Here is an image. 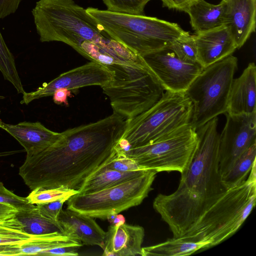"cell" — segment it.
<instances>
[{"mask_svg":"<svg viewBox=\"0 0 256 256\" xmlns=\"http://www.w3.org/2000/svg\"><path fill=\"white\" fill-rule=\"evenodd\" d=\"M238 59L230 55L203 68L185 92L193 104L190 126L196 130L226 111Z\"/></svg>","mask_w":256,"mask_h":256,"instance_id":"8","label":"cell"},{"mask_svg":"<svg viewBox=\"0 0 256 256\" xmlns=\"http://www.w3.org/2000/svg\"><path fill=\"white\" fill-rule=\"evenodd\" d=\"M114 72L104 65L91 61L60 74L48 83L44 82L35 91L23 94L22 104H28L34 100L52 96L60 88L71 91L80 88L98 86L102 88L114 80Z\"/></svg>","mask_w":256,"mask_h":256,"instance_id":"13","label":"cell"},{"mask_svg":"<svg viewBox=\"0 0 256 256\" xmlns=\"http://www.w3.org/2000/svg\"><path fill=\"white\" fill-rule=\"evenodd\" d=\"M226 2L221 1L214 4L205 0H195L184 11L190 18V24L196 34L206 32L224 24Z\"/></svg>","mask_w":256,"mask_h":256,"instance_id":"20","label":"cell"},{"mask_svg":"<svg viewBox=\"0 0 256 256\" xmlns=\"http://www.w3.org/2000/svg\"><path fill=\"white\" fill-rule=\"evenodd\" d=\"M0 203L11 206L17 210L33 208L26 198L21 197L8 190L2 182H0Z\"/></svg>","mask_w":256,"mask_h":256,"instance_id":"32","label":"cell"},{"mask_svg":"<svg viewBox=\"0 0 256 256\" xmlns=\"http://www.w3.org/2000/svg\"><path fill=\"white\" fill-rule=\"evenodd\" d=\"M157 173L148 169L144 174L116 186L94 192L77 193L67 200V209L106 220L112 212L118 214L140 204L152 190Z\"/></svg>","mask_w":256,"mask_h":256,"instance_id":"9","label":"cell"},{"mask_svg":"<svg viewBox=\"0 0 256 256\" xmlns=\"http://www.w3.org/2000/svg\"><path fill=\"white\" fill-rule=\"evenodd\" d=\"M32 14L40 40L60 42L106 66L130 64L140 56L112 38L74 0H38Z\"/></svg>","mask_w":256,"mask_h":256,"instance_id":"3","label":"cell"},{"mask_svg":"<svg viewBox=\"0 0 256 256\" xmlns=\"http://www.w3.org/2000/svg\"><path fill=\"white\" fill-rule=\"evenodd\" d=\"M17 210L10 205L0 203V218L14 214Z\"/></svg>","mask_w":256,"mask_h":256,"instance_id":"39","label":"cell"},{"mask_svg":"<svg viewBox=\"0 0 256 256\" xmlns=\"http://www.w3.org/2000/svg\"><path fill=\"white\" fill-rule=\"evenodd\" d=\"M164 90L185 92L203 68L182 60L169 49L142 56Z\"/></svg>","mask_w":256,"mask_h":256,"instance_id":"12","label":"cell"},{"mask_svg":"<svg viewBox=\"0 0 256 256\" xmlns=\"http://www.w3.org/2000/svg\"><path fill=\"white\" fill-rule=\"evenodd\" d=\"M256 142L252 144L234 162L230 169L222 176V182L227 190L233 188L246 179L256 164Z\"/></svg>","mask_w":256,"mask_h":256,"instance_id":"25","label":"cell"},{"mask_svg":"<svg viewBox=\"0 0 256 256\" xmlns=\"http://www.w3.org/2000/svg\"><path fill=\"white\" fill-rule=\"evenodd\" d=\"M104 166L121 172L134 171L144 169L138 166L135 161L127 157L117 149L116 152Z\"/></svg>","mask_w":256,"mask_h":256,"instance_id":"31","label":"cell"},{"mask_svg":"<svg viewBox=\"0 0 256 256\" xmlns=\"http://www.w3.org/2000/svg\"><path fill=\"white\" fill-rule=\"evenodd\" d=\"M207 244L184 236L173 237L154 246L142 247V256H184L206 248Z\"/></svg>","mask_w":256,"mask_h":256,"instance_id":"22","label":"cell"},{"mask_svg":"<svg viewBox=\"0 0 256 256\" xmlns=\"http://www.w3.org/2000/svg\"><path fill=\"white\" fill-rule=\"evenodd\" d=\"M180 60L190 63H198L194 36L189 33L176 40L168 48Z\"/></svg>","mask_w":256,"mask_h":256,"instance_id":"28","label":"cell"},{"mask_svg":"<svg viewBox=\"0 0 256 256\" xmlns=\"http://www.w3.org/2000/svg\"><path fill=\"white\" fill-rule=\"evenodd\" d=\"M66 246H74L80 248L82 244L80 241L60 233L33 236L20 244L21 256L38 255L42 251Z\"/></svg>","mask_w":256,"mask_h":256,"instance_id":"24","label":"cell"},{"mask_svg":"<svg viewBox=\"0 0 256 256\" xmlns=\"http://www.w3.org/2000/svg\"><path fill=\"white\" fill-rule=\"evenodd\" d=\"M15 216L22 224L24 231L31 236L52 233L64 234L60 222L42 216L36 206L30 208L17 210Z\"/></svg>","mask_w":256,"mask_h":256,"instance_id":"23","label":"cell"},{"mask_svg":"<svg viewBox=\"0 0 256 256\" xmlns=\"http://www.w3.org/2000/svg\"><path fill=\"white\" fill-rule=\"evenodd\" d=\"M2 120L0 119V126H1V125H2Z\"/></svg>","mask_w":256,"mask_h":256,"instance_id":"41","label":"cell"},{"mask_svg":"<svg viewBox=\"0 0 256 256\" xmlns=\"http://www.w3.org/2000/svg\"><path fill=\"white\" fill-rule=\"evenodd\" d=\"M218 126L215 117L196 130L198 148L178 188L170 194H159L153 202L173 237L184 236L226 190L219 170Z\"/></svg>","mask_w":256,"mask_h":256,"instance_id":"2","label":"cell"},{"mask_svg":"<svg viewBox=\"0 0 256 256\" xmlns=\"http://www.w3.org/2000/svg\"><path fill=\"white\" fill-rule=\"evenodd\" d=\"M256 66L250 63L242 74L234 78L228 100L226 112L230 115L256 112Z\"/></svg>","mask_w":256,"mask_h":256,"instance_id":"17","label":"cell"},{"mask_svg":"<svg viewBox=\"0 0 256 256\" xmlns=\"http://www.w3.org/2000/svg\"><path fill=\"white\" fill-rule=\"evenodd\" d=\"M0 71L4 78L10 82L18 94L25 91L18 76L14 58L7 46L0 32Z\"/></svg>","mask_w":256,"mask_h":256,"instance_id":"27","label":"cell"},{"mask_svg":"<svg viewBox=\"0 0 256 256\" xmlns=\"http://www.w3.org/2000/svg\"><path fill=\"white\" fill-rule=\"evenodd\" d=\"M198 144L196 130L190 124L152 143L120 152L142 168L182 174L190 164Z\"/></svg>","mask_w":256,"mask_h":256,"instance_id":"10","label":"cell"},{"mask_svg":"<svg viewBox=\"0 0 256 256\" xmlns=\"http://www.w3.org/2000/svg\"><path fill=\"white\" fill-rule=\"evenodd\" d=\"M70 197L66 196L58 200L36 204L40 214L44 217L58 221V216L62 210L64 204Z\"/></svg>","mask_w":256,"mask_h":256,"instance_id":"33","label":"cell"},{"mask_svg":"<svg viewBox=\"0 0 256 256\" xmlns=\"http://www.w3.org/2000/svg\"><path fill=\"white\" fill-rule=\"evenodd\" d=\"M104 165L86 180L78 193L94 192L136 178L148 170L121 172L106 168Z\"/></svg>","mask_w":256,"mask_h":256,"instance_id":"21","label":"cell"},{"mask_svg":"<svg viewBox=\"0 0 256 256\" xmlns=\"http://www.w3.org/2000/svg\"><path fill=\"white\" fill-rule=\"evenodd\" d=\"M193 104L185 92L168 90L151 108L136 117L127 120L120 138L131 148L152 143L190 124Z\"/></svg>","mask_w":256,"mask_h":256,"instance_id":"7","label":"cell"},{"mask_svg":"<svg viewBox=\"0 0 256 256\" xmlns=\"http://www.w3.org/2000/svg\"><path fill=\"white\" fill-rule=\"evenodd\" d=\"M194 36L197 61L203 68L232 54L237 49L229 29L224 24Z\"/></svg>","mask_w":256,"mask_h":256,"instance_id":"14","label":"cell"},{"mask_svg":"<svg viewBox=\"0 0 256 256\" xmlns=\"http://www.w3.org/2000/svg\"><path fill=\"white\" fill-rule=\"evenodd\" d=\"M225 2L224 25L240 48L256 31V0H228Z\"/></svg>","mask_w":256,"mask_h":256,"instance_id":"15","label":"cell"},{"mask_svg":"<svg viewBox=\"0 0 256 256\" xmlns=\"http://www.w3.org/2000/svg\"><path fill=\"white\" fill-rule=\"evenodd\" d=\"M78 191L66 188L34 190L26 198L32 204H38L54 201L60 198L70 197Z\"/></svg>","mask_w":256,"mask_h":256,"instance_id":"30","label":"cell"},{"mask_svg":"<svg viewBox=\"0 0 256 256\" xmlns=\"http://www.w3.org/2000/svg\"><path fill=\"white\" fill-rule=\"evenodd\" d=\"M22 0H0V19L14 14Z\"/></svg>","mask_w":256,"mask_h":256,"instance_id":"35","label":"cell"},{"mask_svg":"<svg viewBox=\"0 0 256 256\" xmlns=\"http://www.w3.org/2000/svg\"><path fill=\"white\" fill-rule=\"evenodd\" d=\"M21 244L18 243L0 244V256H21Z\"/></svg>","mask_w":256,"mask_h":256,"instance_id":"37","label":"cell"},{"mask_svg":"<svg viewBox=\"0 0 256 256\" xmlns=\"http://www.w3.org/2000/svg\"><path fill=\"white\" fill-rule=\"evenodd\" d=\"M71 90L64 88L56 90L52 94L54 102L58 104H64L68 105V98L71 96Z\"/></svg>","mask_w":256,"mask_h":256,"instance_id":"38","label":"cell"},{"mask_svg":"<svg viewBox=\"0 0 256 256\" xmlns=\"http://www.w3.org/2000/svg\"><path fill=\"white\" fill-rule=\"evenodd\" d=\"M162 6L184 12L195 0H161Z\"/></svg>","mask_w":256,"mask_h":256,"instance_id":"36","label":"cell"},{"mask_svg":"<svg viewBox=\"0 0 256 256\" xmlns=\"http://www.w3.org/2000/svg\"><path fill=\"white\" fill-rule=\"evenodd\" d=\"M94 218L66 209L62 210L58 221L64 234L88 246H98L102 248L106 236Z\"/></svg>","mask_w":256,"mask_h":256,"instance_id":"18","label":"cell"},{"mask_svg":"<svg viewBox=\"0 0 256 256\" xmlns=\"http://www.w3.org/2000/svg\"><path fill=\"white\" fill-rule=\"evenodd\" d=\"M256 164L246 180L227 189L183 236L206 242L208 248L234 234L256 206Z\"/></svg>","mask_w":256,"mask_h":256,"instance_id":"4","label":"cell"},{"mask_svg":"<svg viewBox=\"0 0 256 256\" xmlns=\"http://www.w3.org/2000/svg\"></svg>","mask_w":256,"mask_h":256,"instance_id":"43","label":"cell"},{"mask_svg":"<svg viewBox=\"0 0 256 256\" xmlns=\"http://www.w3.org/2000/svg\"><path fill=\"white\" fill-rule=\"evenodd\" d=\"M125 222V218L122 214H118L116 216L112 222L110 224L112 226H118L121 224H124Z\"/></svg>","mask_w":256,"mask_h":256,"instance_id":"40","label":"cell"},{"mask_svg":"<svg viewBox=\"0 0 256 256\" xmlns=\"http://www.w3.org/2000/svg\"><path fill=\"white\" fill-rule=\"evenodd\" d=\"M86 12L112 38L140 56L168 49L189 32L178 24L144 15H134L88 7Z\"/></svg>","mask_w":256,"mask_h":256,"instance_id":"5","label":"cell"},{"mask_svg":"<svg viewBox=\"0 0 256 256\" xmlns=\"http://www.w3.org/2000/svg\"><path fill=\"white\" fill-rule=\"evenodd\" d=\"M222 1H224V2H226L228 0H222Z\"/></svg>","mask_w":256,"mask_h":256,"instance_id":"42","label":"cell"},{"mask_svg":"<svg viewBox=\"0 0 256 256\" xmlns=\"http://www.w3.org/2000/svg\"><path fill=\"white\" fill-rule=\"evenodd\" d=\"M152 0H102L108 10L134 15H144L146 4Z\"/></svg>","mask_w":256,"mask_h":256,"instance_id":"29","label":"cell"},{"mask_svg":"<svg viewBox=\"0 0 256 256\" xmlns=\"http://www.w3.org/2000/svg\"><path fill=\"white\" fill-rule=\"evenodd\" d=\"M24 148L26 156L37 154L58 140L62 132H53L40 122H23L16 124L2 122L0 128Z\"/></svg>","mask_w":256,"mask_h":256,"instance_id":"19","label":"cell"},{"mask_svg":"<svg viewBox=\"0 0 256 256\" xmlns=\"http://www.w3.org/2000/svg\"><path fill=\"white\" fill-rule=\"evenodd\" d=\"M80 247L74 246H66L54 248L40 252L38 255L56 256H76L78 255Z\"/></svg>","mask_w":256,"mask_h":256,"instance_id":"34","label":"cell"},{"mask_svg":"<svg viewBox=\"0 0 256 256\" xmlns=\"http://www.w3.org/2000/svg\"><path fill=\"white\" fill-rule=\"evenodd\" d=\"M224 114L226 122L219 136L218 166L221 176L230 169L240 155L256 142V112Z\"/></svg>","mask_w":256,"mask_h":256,"instance_id":"11","label":"cell"},{"mask_svg":"<svg viewBox=\"0 0 256 256\" xmlns=\"http://www.w3.org/2000/svg\"><path fill=\"white\" fill-rule=\"evenodd\" d=\"M15 214L0 219V244H22L33 236L24 231Z\"/></svg>","mask_w":256,"mask_h":256,"instance_id":"26","label":"cell"},{"mask_svg":"<svg viewBox=\"0 0 256 256\" xmlns=\"http://www.w3.org/2000/svg\"><path fill=\"white\" fill-rule=\"evenodd\" d=\"M127 122L113 112L68 129L46 149L26 156L19 175L32 190L66 188L78 192L86 180L116 152Z\"/></svg>","mask_w":256,"mask_h":256,"instance_id":"1","label":"cell"},{"mask_svg":"<svg viewBox=\"0 0 256 256\" xmlns=\"http://www.w3.org/2000/svg\"><path fill=\"white\" fill-rule=\"evenodd\" d=\"M114 72L112 82L102 86L114 112L127 120L147 110L162 96L164 89L144 62L114 63L106 66Z\"/></svg>","mask_w":256,"mask_h":256,"instance_id":"6","label":"cell"},{"mask_svg":"<svg viewBox=\"0 0 256 256\" xmlns=\"http://www.w3.org/2000/svg\"><path fill=\"white\" fill-rule=\"evenodd\" d=\"M144 230L140 226L110 225L106 232L102 256H142Z\"/></svg>","mask_w":256,"mask_h":256,"instance_id":"16","label":"cell"}]
</instances>
